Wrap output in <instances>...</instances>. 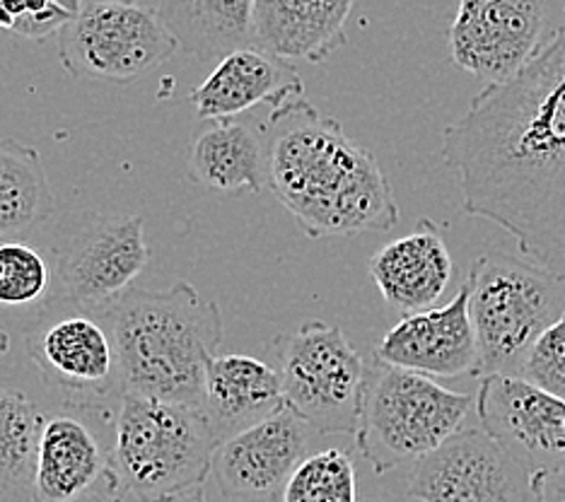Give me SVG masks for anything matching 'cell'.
Returning a JSON list of instances; mask_svg holds the SVG:
<instances>
[{
  "label": "cell",
  "instance_id": "obj_21",
  "mask_svg": "<svg viewBox=\"0 0 565 502\" xmlns=\"http://www.w3.org/2000/svg\"><path fill=\"white\" fill-rule=\"evenodd\" d=\"M191 179L215 193H262L266 189L264 140L235 119L203 126L189 146Z\"/></svg>",
  "mask_w": 565,
  "mask_h": 502
},
{
  "label": "cell",
  "instance_id": "obj_2",
  "mask_svg": "<svg viewBox=\"0 0 565 502\" xmlns=\"http://www.w3.org/2000/svg\"><path fill=\"white\" fill-rule=\"evenodd\" d=\"M262 136L266 189L305 237H358L399 223V205L375 154L307 97L274 107Z\"/></svg>",
  "mask_w": 565,
  "mask_h": 502
},
{
  "label": "cell",
  "instance_id": "obj_12",
  "mask_svg": "<svg viewBox=\"0 0 565 502\" xmlns=\"http://www.w3.org/2000/svg\"><path fill=\"white\" fill-rule=\"evenodd\" d=\"M534 471L481 428H461L416 461L408 498L418 502H534Z\"/></svg>",
  "mask_w": 565,
  "mask_h": 502
},
{
  "label": "cell",
  "instance_id": "obj_32",
  "mask_svg": "<svg viewBox=\"0 0 565 502\" xmlns=\"http://www.w3.org/2000/svg\"><path fill=\"white\" fill-rule=\"evenodd\" d=\"M563 278H565V276H563Z\"/></svg>",
  "mask_w": 565,
  "mask_h": 502
},
{
  "label": "cell",
  "instance_id": "obj_8",
  "mask_svg": "<svg viewBox=\"0 0 565 502\" xmlns=\"http://www.w3.org/2000/svg\"><path fill=\"white\" fill-rule=\"evenodd\" d=\"M565 28V0H459L447 30L457 68L488 85L508 83Z\"/></svg>",
  "mask_w": 565,
  "mask_h": 502
},
{
  "label": "cell",
  "instance_id": "obj_27",
  "mask_svg": "<svg viewBox=\"0 0 565 502\" xmlns=\"http://www.w3.org/2000/svg\"><path fill=\"white\" fill-rule=\"evenodd\" d=\"M520 377L565 402V314L534 341Z\"/></svg>",
  "mask_w": 565,
  "mask_h": 502
},
{
  "label": "cell",
  "instance_id": "obj_26",
  "mask_svg": "<svg viewBox=\"0 0 565 502\" xmlns=\"http://www.w3.org/2000/svg\"><path fill=\"white\" fill-rule=\"evenodd\" d=\"M51 268L40 249L18 239L0 242V305L28 307L51 290Z\"/></svg>",
  "mask_w": 565,
  "mask_h": 502
},
{
  "label": "cell",
  "instance_id": "obj_18",
  "mask_svg": "<svg viewBox=\"0 0 565 502\" xmlns=\"http://www.w3.org/2000/svg\"><path fill=\"white\" fill-rule=\"evenodd\" d=\"M370 276L384 302L396 312L416 314L433 309L452 280V256L443 229L423 217L408 235L372 254Z\"/></svg>",
  "mask_w": 565,
  "mask_h": 502
},
{
  "label": "cell",
  "instance_id": "obj_22",
  "mask_svg": "<svg viewBox=\"0 0 565 502\" xmlns=\"http://www.w3.org/2000/svg\"><path fill=\"white\" fill-rule=\"evenodd\" d=\"M256 0H160L158 12L177 44L199 61L256 46Z\"/></svg>",
  "mask_w": 565,
  "mask_h": 502
},
{
  "label": "cell",
  "instance_id": "obj_23",
  "mask_svg": "<svg viewBox=\"0 0 565 502\" xmlns=\"http://www.w3.org/2000/svg\"><path fill=\"white\" fill-rule=\"evenodd\" d=\"M54 213L44 160L34 146L0 140V239H18L44 225Z\"/></svg>",
  "mask_w": 565,
  "mask_h": 502
},
{
  "label": "cell",
  "instance_id": "obj_14",
  "mask_svg": "<svg viewBox=\"0 0 565 502\" xmlns=\"http://www.w3.org/2000/svg\"><path fill=\"white\" fill-rule=\"evenodd\" d=\"M481 430L532 471L565 461V402L524 377H481L477 394Z\"/></svg>",
  "mask_w": 565,
  "mask_h": 502
},
{
  "label": "cell",
  "instance_id": "obj_13",
  "mask_svg": "<svg viewBox=\"0 0 565 502\" xmlns=\"http://www.w3.org/2000/svg\"><path fill=\"white\" fill-rule=\"evenodd\" d=\"M107 408L66 406L44 416L36 445L32 502H124L114 467V445H105L95 418Z\"/></svg>",
  "mask_w": 565,
  "mask_h": 502
},
{
  "label": "cell",
  "instance_id": "obj_9",
  "mask_svg": "<svg viewBox=\"0 0 565 502\" xmlns=\"http://www.w3.org/2000/svg\"><path fill=\"white\" fill-rule=\"evenodd\" d=\"M63 68L75 77L126 85L162 66L179 49L158 8L136 3H81L58 32Z\"/></svg>",
  "mask_w": 565,
  "mask_h": 502
},
{
  "label": "cell",
  "instance_id": "obj_29",
  "mask_svg": "<svg viewBox=\"0 0 565 502\" xmlns=\"http://www.w3.org/2000/svg\"><path fill=\"white\" fill-rule=\"evenodd\" d=\"M81 3H102V0H81ZM107 3H136V6L158 8L160 0H107Z\"/></svg>",
  "mask_w": 565,
  "mask_h": 502
},
{
  "label": "cell",
  "instance_id": "obj_4",
  "mask_svg": "<svg viewBox=\"0 0 565 502\" xmlns=\"http://www.w3.org/2000/svg\"><path fill=\"white\" fill-rule=\"evenodd\" d=\"M111 445L126 498L172 502L203 488L221 440L201 406L124 392Z\"/></svg>",
  "mask_w": 565,
  "mask_h": 502
},
{
  "label": "cell",
  "instance_id": "obj_19",
  "mask_svg": "<svg viewBox=\"0 0 565 502\" xmlns=\"http://www.w3.org/2000/svg\"><path fill=\"white\" fill-rule=\"evenodd\" d=\"M286 406L278 370L242 353L215 355L205 370L201 410L217 440H227Z\"/></svg>",
  "mask_w": 565,
  "mask_h": 502
},
{
  "label": "cell",
  "instance_id": "obj_30",
  "mask_svg": "<svg viewBox=\"0 0 565 502\" xmlns=\"http://www.w3.org/2000/svg\"><path fill=\"white\" fill-rule=\"evenodd\" d=\"M172 502H209V500H205L203 488H196V491H191V493H186V495H182V498H177V500H172Z\"/></svg>",
  "mask_w": 565,
  "mask_h": 502
},
{
  "label": "cell",
  "instance_id": "obj_6",
  "mask_svg": "<svg viewBox=\"0 0 565 502\" xmlns=\"http://www.w3.org/2000/svg\"><path fill=\"white\" fill-rule=\"evenodd\" d=\"M465 282L479 341L477 377H520L534 341L565 314V278L515 256L483 254Z\"/></svg>",
  "mask_w": 565,
  "mask_h": 502
},
{
  "label": "cell",
  "instance_id": "obj_28",
  "mask_svg": "<svg viewBox=\"0 0 565 502\" xmlns=\"http://www.w3.org/2000/svg\"><path fill=\"white\" fill-rule=\"evenodd\" d=\"M534 502H565V461L534 471Z\"/></svg>",
  "mask_w": 565,
  "mask_h": 502
},
{
  "label": "cell",
  "instance_id": "obj_31",
  "mask_svg": "<svg viewBox=\"0 0 565 502\" xmlns=\"http://www.w3.org/2000/svg\"><path fill=\"white\" fill-rule=\"evenodd\" d=\"M8 351H10V337H8V331L0 327V357H3Z\"/></svg>",
  "mask_w": 565,
  "mask_h": 502
},
{
  "label": "cell",
  "instance_id": "obj_10",
  "mask_svg": "<svg viewBox=\"0 0 565 502\" xmlns=\"http://www.w3.org/2000/svg\"><path fill=\"white\" fill-rule=\"evenodd\" d=\"M54 259L66 300L102 312L131 290L150 264L143 215H68L61 223Z\"/></svg>",
  "mask_w": 565,
  "mask_h": 502
},
{
  "label": "cell",
  "instance_id": "obj_16",
  "mask_svg": "<svg viewBox=\"0 0 565 502\" xmlns=\"http://www.w3.org/2000/svg\"><path fill=\"white\" fill-rule=\"evenodd\" d=\"M310 440L312 425L286 404L221 442L213 459L217 488L233 498L271 495L307 457Z\"/></svg>",
  "mask_w": 565,
  "mask_h": 502
},
{
  "label": "cell",
  "instance_id": "obj_5",
  "mask_svg": "<svg viewBox=\"0 0 565 502\" xmlns=\"http://www.w3.org/2000/svg\"><path fill=\"white\" fill-rule=\"evenodd\" d=\"M473 402L469 394L375 355L367 365L355 445L372 471H394L428 457L465 428Z\"/></svg>",
  "mask_w": 565,
  "mask_h": 502
},
{
  "label": "cell",
  "instance_id": "obj_1",
  "mask_svg": "<svg viewBox=\"0 0 565 502\" xmlns=\"http://www.w3.org/2000/svg\"><path fill=\"white\" fill-rule=\"evenodd\" d=\"M469 217L565 276V28L512 81L488 85L443 133Z\"/></svg>",
  "mask_w": 565,
  "mask_h": 502
},
{
  "label": "cell",
  "instance_id": "obj_11",
  "mask_svg": "<svg viewBox=\"0 0 565 502\" xmlns=\"http://www.w3.org/2000/svg\"><path fill=\"white\" fill-rule=\"evenodd\" d=\"M24 351L66 406L105 408L114 394L124 396L117 343L105 317L97 321L89 309H46L24 337Z\"/></svg>",
  "mask_w": 565,
  "mask_h": 502
},
{
  "label": "cell",
  "instance_id": "obj_7",
  "mask_svg": "<svg viewBox=\"0 0 565 502\" xmlns=\"http://www.w3.org/2000/svg\"><path fill=\"white\" fill-rule=\"evenodd\" d=\"M286 404L324 435H355L367 363L343 329L310 319L274 341Z\"/></svg>",
  "mask_w": 565,
  "mask_h": 502
},
{
  "label": "cell",
  "instance_id": "obj_25",
  "mask_svg": "<svg viewBox=\"0 0 565 502\" xmlns=\"http://www.w3.org/2000/svg\"><path fill=\"white\" fill-rule=\"evenodd\" d=\"M268 502H358L353 457L339 447L307 455Z\"/></svg>",
  "mask_w": 565,
  "mask_h": 502
},
{
  "label": "cell",
  "instance_id": "obj_20",
  "mask_svg": "<svg viewBox=\"0 0 565 502\" xmlns=\"http://www.w3.org/2000/svg\"><path fill=\"white\" fill-rule=\"evenodd\" d=\"M355 0H256V46L288 61L322 63L345 44Z\"/></svg>",
  "mask_w": 565,
  "mask_h": 502
},
{
  "label": "cell",
  "instance_id": "obj_24",
  "mask_svg": "<svg viewBox=\"0 0 565 502\" xmlns=\"http://www.w3.org/2000/svg\"><path fill=\"white\" fill-rule=\"evenodd\" d=\"M42 423L34 402L0 386V502H32Z\"/></svg>",
  "mask_w": 565,
  "mask_h": 502
},
{
  "label": "cell",
  "instance_id": "obj_15",
  "mask_svg": "<svg viewBox=\"0 0 565 502\" xmlns=\"http://www.w3.org/2000/svg\"><path fill=\"white\" fill-rule=\"evenodd\" d=\"M375 355L384 363L428 377H477L479 341L469 314L467 282L445 307L404 314L384 333Z\"/></svg>",
  "mask_w": 565,
  "mask_h": 502
},
{
  "label": "cell",
  "instance_id": "obj_3",
  "mask_svg": "<svg viewBox=\"0 0 565 502\" xmlns=\"http://www.w3.org/2000/svg\"><path fill=\"white\" fill-rule=\"evenodd\" d=\"M99 314L117 343L124 392L201 406L205 370L225 333L215 300L177 280L164 290L131 288Z\"/></svg>",
  "mask_w": 565,
  "mask_h": 502
},
{
  "label": "cell",
  "instance_id": "obj_17",
  "mask_svg": "<svg viewBox=\"0 0 565 502\" xmlns=\"http://www.w3.org/2000/svg\"><path fill=\"white\" fill-rule=\"evenodd\" d=\"M305 97V83L292 61L262 46H244L223 56L191 93L201 119H235L259 105L280 107Z\"/></svg>",
  "mask_w": 565,
  "mask_h": 502
}]
</instances>
